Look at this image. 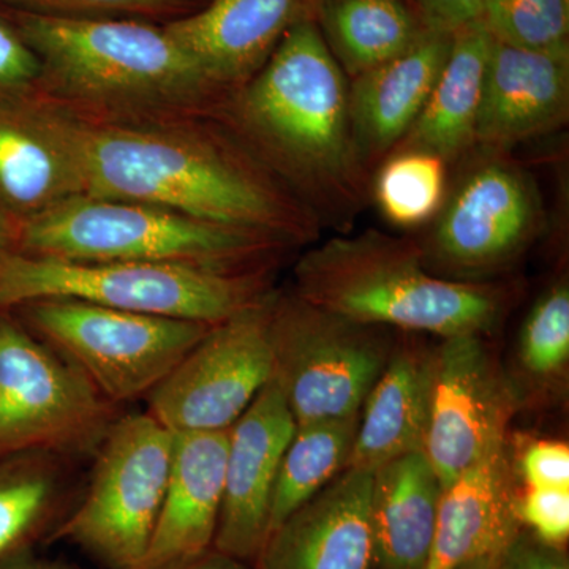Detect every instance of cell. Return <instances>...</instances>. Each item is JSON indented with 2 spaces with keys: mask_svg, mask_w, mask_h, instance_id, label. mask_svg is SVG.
I'll use <instances>...</instances> for the list:
<instances>
[{
  "mask_svg": "<svg viewBox=\"0 0 569 569\" xmlns=\"http://www.w3.org/2000/svg\"><path fill=\"white\" fill-rule=\"evenodd\" d=\"M61 146L81 194L137 201L261 231L296 249L323 224L217 116L96 122L28 100Z\"/></svg>",
  "mask_w": 569,
  "mask_h": 569,
  "instance_id": "1",
  "label": "cell"
},
{
  "mask_svg": "<svg viewBox=\"0 0 569 569\" xmlns=\"http://www.w3.org/2000/svg\"><path fill=\"white\" fill-rule=\"evenodd\" d=\"M217 118L310 209L346 233L370 201L351 129L350 80L317 21L299 22Z\"/></svg>",
  "mask_w": 569,
  "mask_h": 569,
  "instance_id": "2",
  "label": "cell"
},
{
  "mask_svg": "<svg viewBox=\"0 0 569 569\" xmlns=\"http://www.w3.org/2000/svg\"><path fill=\"white\" fill-rule=\"evenodd\" d=\"M3 11L39 59L40 99L77 118L142 122L217 116L228 100L164 22Z\"/></svg>",
  "mask_w": 569,
  "mask_h": 569,
  "instance_id": "3",
  "label": "cell"
},
{
  "mask_svg": "<svg viewBox=\"0 0 569 569\" xmlns=\"http://www.w3.org/2000/svg\"><path fill=\"white\" fill-rule=\"evenodd\" d=\"M293 293L356 323L440 339L486 336L507 307L496 284L433 274L417 239L378 230L335 236L312 247L296 263Z\"/></svg>",
  "mask_w": 569,
  "mask_h": 569,
  "instance_id": "4",
  "label": "cell"
},
{
  "mask_svg": "<svg viewBox=\"0 0 569 569\" xmlns=\"http://www.w3.org/2000/svg\"><path fill=\"white\" fill-rule=\"evenodd\" d=\"M295 249L277 236L209 222L173 209L77 194L21 223L10 250L86 263L269 272L280 257Z\"/></svg>",
  "mask_w": 569,
  "mask_h": 569,
  "instance_id": "5",
  "label": "cell"
},
{
  "mask_svg": "<svg viewBox=\"0 0 569 569\" xmlns=\"http://www.w3.org/2000/svg\"><path fill=\"white\" fill-rule=\"evenodd\" d=\"M269 272L193 266L86 263L0 250V312L39 299L217 325L268 295Z\"/></svg>",
  "mask_w": 569,
  "mask_h": 569,
  "instance_id": "6",
  "label": "cell"
},
{
  "mask_svg": "<svg viewBox=\"0 0 569 569\" xmlns=\"http://www.w3.org/2000/svg\"><path fill=\"white\" fill-rule=\"evenodd\" d=\"M456 168L440 212L417 242L433 274L485 282L537 239L545 223L541 192L508 151L475 148Z\"/></svg>",
  "mask_w": 569,
  "mask_h": 569,
  "instance_id": "7",
  "label": "cell"
},
{
  "mask_svg": "<svg viewBox=\"0 0 569 569\" xmlns=\"http://www.w3.org/2000/svg\"><path fill=\"white\" fill-rule=\"evenodd\" d=\"M11 312L114 406L151 395L212 326L73 299H39Z\"/></svg>",
  "mask_w": 569,
  "mask_h": 569,
  "instance_id": "8",
  "label": "cell"
},
{
  "mask_svg": "<svg viewBox=\"0 0 569 569\" xmlns=\"http://www.w3.org/2000/svg\"><path fill=\"white\" fill-rule=\"evenodd\" d=\"M174 441L148 411L116 419L96 449L84 497L52 539L80 546L110 569L137 568L170 481Z\"/></svg>",
  "mask_w": 569,
  "mask_h": 569,
  "instance_id": "9",
  "label": "cell"
},
{
  "mask_svg": "<svg viewBox=\"0 0 569 569\" xmlns=\"http://www.w3.org/2000/svg\"><path fill=\"white\" fill-rule=\"evenodd\" d=\"M269 331L272 380L296 425L359 417L391 356L376 326L310 305L293 291H274Z\"/></svg>",
  "mask_w": 569,
  "mask_h": 569,
  "instance_id": "10",
  "label": "cell"
},
{
  "mask_svg": "<svg viewBox=\"0 0 569 569\" xmlns=\"http://www.w3.org/2000/svg\"><path fill=\"white\" fill-rule=\"evenodd\" d=\"M118 418L77 367L0 312V460L96 452Z\"/></svg>",
  "mask_w": 569,
  "mask_h": 569,
  "instance_id": "11",
  "label": "cell"
},
{
  "mask_svg": "<svg viewBox=\"0 0 569 569\" xmlns=\"http://www.w3.org/2000/svg\"><path fill=\"white\" fill-rule=\"evenodd\" d=\"M274 291L212 325L148 399V413L174 436L224 432L272 378Z\"/></svg>",
  "mask_w": 569,
  "mask_h": 569,
  "instance_id": "12",
  "label": "cell"
},
{
  "mask_svg": "<svg viewBox=\"0 0 569 569\" xmlns=\"http://www.w3.org/2000/svg\"><path fill=\"white\" fill-rule=\"evenodd\" d=\"M433 351L425 455L441 486L505 447L515 396L485 336L445 337Z\"/></svg>",
  "mask_w": 569,
  "mask_h": 569,
  "instance_id": "13",
  "label": "cell"
},
{
  "mask_svg": "<svg viewBox=\"0 0 569 569\" xmlns=\"http://www.w3.org/2000/svg\"><path fill=\"white\" fill-rule=\"evenodd\" d=\"M295 430L293 413L271 378L228 430L213 549L241 561H257L269 537L277 471Z\"/></svg>",
  "mask_w": 569,
  "mask_h": 569,
  "instance_id": "14",
  "label": "cell"
},
{
  "mask_svg": "<svg viewBox=\"0 0 569 569\" xmlns=\"http://www.w3.org/2000/svg\"><path fill=\"white\" fill-rule=\"evenodd\" d=\"M321 0H206L167 31L230 99L295 26L317 21Z\"/></svg>",
  "mask_w": 569,
  "mask_h": 569,
  "instance_id": "15",
  "label": "cell"
},
{
  "mask_svg": "<svg viewBox=\"0 0 569 569\" xmlns=\"http://www.w3.org/2000/svg\"><path fill=\"white\" fill-rule=\"evenodd\" d=\"M569 118V50L490 48L477 148L511 152L520 142L561 129Z\"/></svg>",
  "mask_w": 569,
  "mask_h": 569,
  "instance_id": "16",
  "label": "cell"
},
{
  "mask_svg": "<svg viewBox=\"0 0 569 569\" xmlns=\"http://www.w3.org/2000/svg\"><path fill=\"white\" fill-rule=\"evenodd\" d=\"M372 481L346 468L269 535L258 569H372Z\"/></svg>",
  "mask_w": 569,
  "mask_h": 569,
  "instance_id": "17",
  "label": "cell"
},
{
  "mask_svg": "<svg viewBox=\"0 0 569 569\" xmlns=\"http://www.w3.org/2000/svg\"><path fill=\"white\" fill-rule=\"evenodd\" d=\"M518 501L507 451L498 448L441 490L426 569H460L500 557L522 530Z\"/></svg>",
  "mask_w": 569,
  "mask_h": 569,
  "instance_id": "18",
  "label": "cell"
},
{
  "mask_svg": "<svg viewBox=\"0 0 569 569\" xmlns=\"http://www.w3.org/2000/svg\"><path fill=\"white\" fill-rule=\"evenodd\" d=\"M451 41L452 33L426 29L410 50L350 80L351 129L359 159L370 174L417 122Z\"/></svg>",
  "mask_w": 569,
  "mask_h": 569,
  "instance_id": "19",
  "label": "cell"
},
{
  "mask_svg": "<svg viewBox=\"0 0 569 569\" xmlns=\"http://www.w3.org/2000/svg\"><path fill=\"white\" fill-rule=\"evenodd\" d=\"M227 448L228 430L176 436L159 518L134 569H171L212 548L222 508Z\"/></svg>",
  "mask_w": 569,
  "mask_h": 569,
  "instance_id": "20",
  "label": "cell"
},
{
  "mask_svg": "<svg viewBox=\"0 0 569 569\" xmlns=\"http://www.w3.org/2000/svg\"><path fill=\"white\" fill-rule=\"evenodd\" d=\"M433 353L402 347L370 389L359 413L347 468L373 471L411 452H425L432 399Z\"/></svg>",
  "mask_w": 569,
  "mask_h": 569,
  "instance_id": "21",
  "label": "cell"
},
{
  "mask_svg": "<svg viewBox=\"0 0 569 569\" xmlns=\"http://www.w3.org/2000/svg\"><path fill=\"white\" fill-rule=\"evenodd\" d=\"M492 43L493 37L482 20L452 33L451 50L421 114L392 152L410 149L436 153L451 167L477 148Z\"/></svg>",
  "mask_w": 569,
  "mask_h": 569,
  "instance_id": "22",
  "label": "cell"
},
{
  "mask_svg": "<svg viewBox=\"0 0 569 569\" xmlns=\"http://www.w3.org/2000/svg\"><path fill=\"white\" fill-rule=\"evenodd\" d=\"M441 490L443 486L422 451L373 471L372 569H426Z\"/></svg>",
  "mask_w": 569,
  "mask_h": 569,
  "instance_id": "23",
  "label": "cell"
},
{
  "mask_svg": "<svg viewBox=\"0 0 569 569\" xmlns=\"http://www.w3.org/2000/svg\"><path fill=\"white\" fill-rule=\"evenodd\" d=\"M29 99L0 103V212L14 231L81 194L69 157L36 118Z\"/></svg>",
  "mask_w": 569,
  "mask_h": 569,
  "instance_id": "24",
  "label": "cell"
},
{
  "mask_svg": "<svg viewBox=\"0 0 569 569\" xmlns=\"http://www.w3.org/2000/svg\"><path fill=\"white\" fill-rule=\"evenodd\" d=\"M317 24L348 80L410 50L426 31L406 0H321Z\"/></svg>",
  "mask_w": 569,
  "mask_h": 569,
  "instance_id": "25",
  "label": "cell"
},
{
  "mask_svg": "<svg viewBox=\"0 0 569 569\" xmlns=\"http://www.w3.org/2000/svg\"><path fill=\"white\" fill-rule=\"evenodd\" d=\"M359 417L296 425L272 490L269 535L348 466Z\"/></svg>",
  "mask_w": 569,
  "mask_h": 569,
  "instance_id": "26",
  "label": "cell"
},
{
  "mask_svg": "<svg viewBox=\"0 0 569 569\" xmlns=\"http://www.w3.org/2000/svg\"><path fill=\"white\" fill-rule=\"evenodd\" d=\"M61 496L58 456L29 452L0 460V561L31 549L50 529Z\"/></svg>",
  "mask_w": 569,
  "mask_h": 569,
  "instance_id": "27",
  "label": "cell"
},
{
  "mask_svg": "<svg viewBox=\"0 0 569 569\" xmlns=\"http://www.w3.org/2000/svg\"><path fill=\"white\" fill-rule=\"evenodd\" d=\"M449 164L436 153L396 151L373 171L370 201L389 223L422 228L440 212L447 198Z\"/></svg>",
  "mask_w": 569,
  "mask_h": 569,
  "instance_id": "28",
  "label": "cell"
},
{
  "mask_svg": "<svg viewBox=\"0 0 569 569\" xmlns=\"http://www.w3.org/2000/svg\"><path fill=\"white\" fill-rule=\"evenodd\" d=\"M482 22L501 43L569 50V0H486Z\"/></svg>",
  "mask_w": 569,
  "mask_h": 569,
  "instance_id": "29",
  "label": "cell"
},
{
  "mask_svg": "<svg viewBox=\"0 0 569 569\" xmlns=\"http://www.w3.org/2000/svg\"><path fill=\"white\" fill-rule=\"evenodd\" d=\"M523 369L533 377L561 372L569 359V288L552 284L530 310L519 343Z\"/></svg>",
  "mask_w": 569,
  "mask_h": 569,
  "instance_id": "30",
  "label": "cell"
},
{
  "mask_svg": "<svg viewBox=\"0 0 569 569\" xmlns=\"http://www.w3.org/2000/svg\"><path fill=\"white\" fill-rule=\"evenodd\" d=\"M206 0H0V10L58 20L133 18L170 22L193 13Z\"/></svg>",
  "mask_w": 569,
  "mask_h": 569,
  "instance_id": "31",
  "label": "cell"
},
{
  "mask_svg": "<svg viewBox=\"0 0 569 569\" xmlns=\"http://www.w3.org/2000/svg\"><path fill=\"white\" fill-rule=\"evenodd\" d=\"M39 59L0 10V103L39 96Z\"/></svg>",
  "mask_w": 569,
  "mask_h": 569,
  "instance_id": "32",
  "label": "cell"
},
{
  "mask_svg": "<svg viewBox=\"0 0 569 569\" xmlns=\"http://www.w3.org/2000/svg\"><path fill=\"white\" fill-rule=\"evenodd\" d=\"M518 515L539 541L561 548L569 537V489L527 488Z\"/></svg>",
  "mask_w": 569,
  "mask_h": 569,
  "instance_id": "33",
  "label": "cell"
},
{
  "mask_svg": "<svg viewBox=\"0 0 569 569\" xmlns=\"http://www.w3.org/2000/svg\"><path fill=\"white\" fill-rule=\"evenodd\" d=\"M527 488L569 489V448L560 441H537L523 452Z\"/></svg>",
  "mask_w": 569,
  "mask_h": 569,
  "instance_id": "34",
  "label": "cell"
},
{
  "mask_svg": "<svg viewBox=\"0 0 569 569\" xmlns=\"http://www.w3.org/2000/svg\"><path fill=\"white\" fill-rule=\"evenodd\" d=\"M422 26L430 31L455 33L482 20L486 0H415Z\"/></svg>",
  "mask_w": 569,
  "mask_h": 569,
  "instance_id": "35",
  "label": "cell"
},
{
  "mask_svg": "<svg viewBox=\"0 0 569 569\" xmlns=\"http://www.w3.org/2000/svg\"><path fill=\"white\" fill-rule=\"evenodd\" d=\"M497 560L500 569H569L563 549L546 545L523 530Z\"/></svg>",
  "mask_w": 569,
  "mask_h": 569,
  "instance_id": "36",
  "label": "cell"
},
{
  "mask_svg": "<svg viewBox=\"0 0 569 569\" xmlns=\"http://www.w3.org/2000/svg\"><path fill=\"white\" fill-rule=\"evenodd\" d=\"M171 569H246L241 560L233 559V557L224 556L217 549H209L201 556L193 557V559L183 561L178 567Z\"/></svg>",
  "mask_w": 569,
  "mask_h": 569,
  "instance_id": "37",
  "label": "cell"
},
{
  "mask_svg": "<svg viewBox=\"0 0 569 569\" xmlns=\"http://www.w3.org/2000/svg\"><path fill=\"white\" fill-rule=\"evenodd\" d=\"M0 569H74L69 565L59 563V561L44 560L33 556L31 549L22 550L20 553L0 561Z\"/></svg>",
  "mask_w": 569,
  "mask_h": 569,
  "instance_id": "38",
  "label": "cell"
},
{
  "mask_svg": "<svg viewBox=\"0 0 569 569\" xmlns=\"http://www.w3.org/2000/svg\"><path fill=\"white\" fill-rule=\"evenodd\" d=\"M14 228L6 216L0 212V250H10L13 246Z\"/></svg>",
  "mask_w": 569,
  "mask_h": 569,
  "instance_id": "39",
  "label": "cell"
},
{
  "mask_svg": "<svg viewBox=\"0 0 569 569\" xmlns=\"http://www.w3.org/2000/svg\"><path fill=\"white\" fill-rule=\"evenodd\" d=\"M497 559L475 561V563L467 565V567L460 569H500Z\"/></svg>",
  "mask_w": 569,
  "mask_h": 569,
  "instance_id": "40",
  "label": "cell"
}]
</instances>
